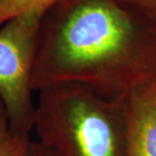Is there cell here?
<instances>
[{"mask_svg": "<svg viewBox=\"0 0 156 156\" xmlns=\"http://www.w3.org/2000/svg\"><path fill=\"white\" fill-rule=\"evenodd\" d=\"M68 83L116 101L156 84V30L113 0H59L41 23L32 89Z\"/></svg>", "mask_w": 156, "mask_h": 156, "instance_id": "obj_1", "label": "cell"}, {"mask_svg": "<svg viewBox=\"0 0 156 156\" xmlns=\"http://www.w3.org/2000/svg\"><path fill=\"white\" fill-rule=\"evenodd\" d=\"M33 131L58 156H126L124 101L80 84L40 90Z\"/></svg>", "mask_w": 156, "mask_h": 156, "instance_id": "obj_2", "label": "cell"}, {"mask_svg": "<svg viewBox=\"0 0 156 156\" xmlns=\"http://www.w3.org/2000/svg\"><path fill=\"white\" fill-rule=\"evenodd\" d=\"M45 14L42 10L24 12L0 30V98L12 126L27 133L33 132L32 71Z\"/></svg>", "mask_w": 156, "mask_h": 156, "instance_id": "obj_3", "label": "cell"}, {"mask_svg": "<svg viewBox=\"0 0 156 156\" xmlns=\"http://www.w3.org/2000/svg\"><path fill=\"white\" fill-rule=\"evenodd\" d=\"M124 107L126 156H156V84L133 90Z\"/></svg>", "mask_w": 156, "mask_h": 156, "instance_id": "obj_4", "label": "cell"}, {"mask_svg": "<svg viewBox=\"0 0 156 156\" xmlns=\"http://www.w3.org/2000/svg\"><path fill=\"white\" fill-rule=\"evenodd\" d=\"M30 134L12 126L0 98V156H27L32 142Z\"/></svg>", "mask_w": 156, "mask_h": 156, "instance_id": "obj_5", "label": "cell"}, {"mask_svg": "<svg viewBox=\"0 0 156 156\" xmlns=\"http://www.w3.org/2000/svg\"><path fill=\"white\" fill-rule=\"evenodd\" d=\"M59 0H0V26L20 14L30 10L46 13Z\"/></svg>", "mask_w": 156, "mask_h": 156, "instance_id": "obj_6", "label": "cell"}, {"mask_svg": "<svg viewBox=\"0 0 156 156\" xmlns=\"http://www.w3.org/2000/svg\"><path fill=\"white\" fill-rule=\"evenodd\" d=\"M138 20L156 30V0H113Z\"/></svg>", "mask_w": 156, "mask_h": 156, "instance_id": "obj_7", "label": "cell"}, {"mask_svg": "<svg viewBox=\"0 0 156 156\" xmlns=\"http://www.w3.org/2000/svg\"><path fill=\"white\" fill-rule=\"evenodd\" d=\"M27 156H58L54 151L48 148L47 146L42 144L39 141H33L30 142L29 150H27Z\"/></svg>", "mask_w": 156, "mask_h": 156, "instance_id": "obj_8", "label": "cell"}]
</instances>
